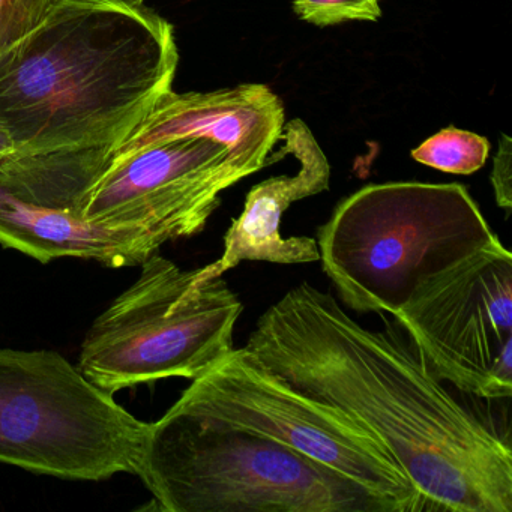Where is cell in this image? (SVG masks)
Listing matches in <instances>:
<instances>
[{
  "mask_svg": "<svg viewBox=\"0 0 512 512\" xmlns=\"http://www.w3.org/2000/svg\"><path fill=\"white\" fill-rule=\"evenodd\" d=\"M244 349L368 431L431 512H512L508 437L445 388L397 320L364 328L302 283L259 317Z\"/></svg>",
  "mask_w": 512,
  "mask_h": 512,
  "instance_id": "obj_1",
  "label": "cell"
},
{
  "mask_svg": "<svg viewBox=\"0 0 512 512\" xmlns=\"http://www.w3.org/2000/svg\"><path fill=\"white\" fill-rule=\"evenodd\" d=\"M166 19L133 0H59L0 56V125L20 155L118 148L173 91Z\"/></svg>",
  "mask_w": 512,
  "mask_h": 512,
  "instance_id": "obj_2",
  "label": "cell"
},
{
  "mask_svg": "<svg viewBox=\"0 0 512 512\" xmlns=\"http://www.w3.org/2000/svg\"><path fill=\"white\" fill-rule=\"evenodd\" d=\"M137 476L166 512H395L283 443L172 407L148 425Z\"/></svg>",
  "mask_w": 512,
  "mask_h": 512,
  "instance_id": "obj_3",
  "label": "cell"
},
{
  "mask_svg": "<svg viewBox=\"0 0 512 512\" xmlns=\"http://www.w3.org/2000/svg\"><path fill=\"white\" fill-rule=\"evenodd\" d=\"M499 242L463 185L389 182L346 197L317 247L347 307L394 316L422 280Z\"/></svg>",
  "mask_w": 512,
  "mask_h": 512,
  "instance_id": "obj_4",
  "label": "cell"
},
{
  "mask_svg": "<svg viewBox=\"0 0 512 512\" xmlns=\"http://www.w3.org/2000/svg\"><path fill=\"white\" fill-rule=\"evenodd\" d=\"M139 280L95 320L79 371L113 395L169 377L196 379L235 349L242 302L223 277L199 281L154 253Z\"/></svg>",
  "mask_w": 512,
  "mask_h": 512,
  "instance_id": "obj_5",
  "label": "cell"
},
{
  "mask_svg": "<svg viewBox=\"0 0 512 512\" xmlns=\"http://www.w3.org/2000/svg\"><path fill=\"white\" fill-rule=\"evenodd\" d=\"M148 425L59 353L0 349V463L80 481L139 475Z\"/></svg>",
  "mask_w": 512,
  "mask_h": 512,
  "instance_id": "obj_6",
  "label": "cell"
},
{
  "mask_svg": "<svg viewBox=\"0 0 512 512\" xmlns=\"http://www.w3.org/2000/svg\"><path fill=\"white\" fill-rule=\"evenodd\" d=\"M172 409L262 434L307 455L391 503L395 512H431L386 449L341 410L314 400L233 349L193 379Z\"/></svg>",
  "mask_w": 512,
  "mask_h": 512,
  "instance_id": "obj_7",
  "label": "cell"
},
{
  "mask_svg": "<svg viewBox=\"0 0 512 512\" xmlns=\"http://www.w3.org/2000/svg\"><path fill=\"white\" fill-rule=\"evenodd\" d=\"M394 317L440 380L511 397L512 256L502 242L422 280Z\"/></svg>",
  "mask_w": 512,
  "mask_h": 512,
  "instance_id": "obj_8",
  "label": "cell"
},
{
  "mask_svg": "<svg viewBox=\"0 0 512 512\" xmlns=\"http://www.w3.org/2000/svg\"><path fill=\"white\" fill-rule=\"evenodd\" d=\"M115 148L62 149L0 161V245L41 263L62 257L142 265L160 242L89 223L86 206Z\"/></svg>",
  "mask_w": 512,
  "mask_h": 512,
  "instance_id": "obj_9",
  "label": "cell"
},
{
  "mask_svg": "<svg viewBox=\"0 0 512 512\" xmlns=\"http://www.w3.org/2000/svg\"><path fill=\"white\" fill-rule=\"evenodd\" d=\"M251 173L214 140L179 137L113 155L92 188L85 217L139 230L161 245L202 232L220 194Z\"/></svg>",
  "mask_w": 512,
  "mask_h": 512,
  "instance_id": "obj_10",
  "label": "cell"
},
{
  "mask_svg": "<svg viewBox=\"0 0 512 512\" xmlns=\"http://www.w3.org/2000/svg\"><path fill=\"white\" fill-rule=\"evenodd\" d=\"M283 127V103L265 85H241L206 94L170 91L113 155L164 140L203 137L229 149L253 175L283 158L280 152L271 155Z\"/></svg>",
  "mask_w": 512,
  "mask_h": 512,
  "instance_id": "obj_11",
  "label": "cell"
},
{
  "mask_svg": "<svg viewBox=\"0 0 512 512\" xmlns=\"http://www.w3.org/2000/svg\"><path fill=\"white\" fill-rule=\"evenodd\" d=\"M281 151L298 160L299 170L293 175H280L254 185L245 200L244 211L224 236L220 259L197 269L199 281L223 277L242 260L301 265L319 262L317 241L308 236L283 238L281 218L292 203L328 190L331 166L325 152L310 128L301 119L284 124Z\"/></svg>",
  "mask_w": 512,
  "mask_h": 512,
  "instance_id": "obj_12",
  "label": "cell"
},
{
  "mask_svg": "<svg viewBox=\"0 0 512 512\" xmlns=\"http://www.w3.org/2000/svg\"><path fill=\"white\" fill-rule=\"evenodd\" d=\"M490 142L479 134L445 128L413 149L412 158L424 166L452 175H472L484 167Z\"/></svg>",
  "mask_w": 512,
  "mask_h": 512,
  "instance_id": "obj_13",
  "label": "cell"
},
{
  "mask_svg": "<svg viewBox=\"0 0 512 512\" xmlns=\"http://www.w3.org/2000/svg\"><path fill=\"white\" fill-rule=\"evenodd\" d=\"M59 0H0V56L37 31Z\"/></svg>",
  "mask_w": 512,
  "mask_h": 512,
  "instance_id": "obj_14",
  "label": "cell"
},
{
  "mask_svg": "<svg viewBox=\"0 0 512 512\" xmlns=\"http://www.w3.org/2000/svg\"><path fill=\"white\" fill-rule=\"evenodd\" d=\"M299 19L311 25H340L349 20L376 22L382 17L379 0H293Z\"/></svg>",
  "mask_w": 512,
  "mask_h": 512,
  "instance_id": "obj_15",
  "label": "cell"
},
{
  "mask_svg": "<svg viewBox=\"0 0 512 512\" xmlns=\"http://www.w3.org/2000/svg\"><path fill=\"white\" fill-rule=\"evenodd\" d=\"M491 184L497 206L505 209L508 217L512 208V142L506 134L500 139L499 152L494 158Z\"/></svg>",
  "mask_w": 512,
  "mask_h": 512,
  "instance_id": "obj_16",
  "label": "cell"
},
{
  "mask_svg": "<svg viewBox=\"0 0 512 512\" xmlns=\"http://www.w3.org/2000/svg\"><path fill=\"white\" fill-rule=\"evenodd\" d=\"M19 157V148L7 128L0 125V161Z\"/></svg>",
  "mask_w": 512,
  "mask_h": 512,
  "instance_id": "obj_17",
  "label": "cell"
},
{
  "mask_svg": "<svg viewBox=\"0 0 512 512\" xmlns=\"http://www.w3.org/2000/svg\"><path fill=\"white\" fill-rule=\"evenodd\" d=\"M133 2H139V4H143V2H145V0H133Z\"/></svg>",
  "mask_w": 512,
  "mask_h": 512,
  "instance_id": "obj_18",
  "label": "cell"
}]
</instances>
